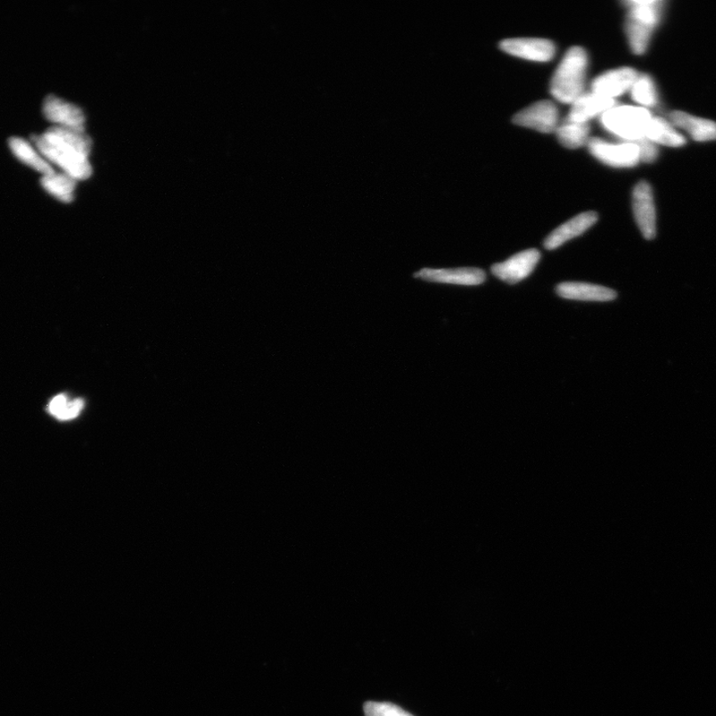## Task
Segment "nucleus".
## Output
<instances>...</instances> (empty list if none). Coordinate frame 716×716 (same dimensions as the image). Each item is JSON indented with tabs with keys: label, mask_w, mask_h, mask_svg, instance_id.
Instances as JSON below:
<instances>
[{
	"label": "nucleus",
	"mask_w": 716,
	"mask_h": 716,
	"mask_svg": "<svg viewBox=\"0 0 716 716\" xmlns=\"http://www.w3.org/2000/svg\"><path fill=\"white\" fill-rule=\"evenodd\" d=\"M84 408L82 399L70 400L65 394H59L48 405V412L60 421L73 420L80 416Z\"/></svg>",
	"instance_id": "nucleus-21"
},
{
	"label": "nucleus",
	"mask_w": 716,
	"mask_h": 716,
	"mask_svg": "<svg viewBox=\"0 0 716 716\" xmlns=\"http://www.w3.org/2000/svg\"><path fill=\"white\" fill-rule=\"evenodd\" d=\"M499 47L507 54L537 62H550L556 52L554 42L541 38L506 39Z\"/></svg>",
	"instance_id": "nucleus-9"
},
{
	"label": "nucleus",
	"mask_w": 716,
	"mask_h": 716,
	"mask_svg": "<svg viewBox=\"0 0 716 716\" xmlns=\"http://www.w3.org/2000/svg\"><path fill=\"white\" fill-rule=\"evenodd\" d=\"M365 713L366 716H414L399 705L375 702H368L365 704Z\"/></svg>",
	"instance_id": "nucleus-23"
},
{
	"label": "nucleus",
	"mask_w": 716,
	"mask_h": 716,
	"mask_svg": "<svg viewBox=\"0 0 716 716\" xmlns=\"http://www.w3.org/2000/svg\"><path fill=\"white\" fill-rule=\"evenodd\" d=\"M513 123L543 134L554 133L558 124V109L550 101L534 103L515 114Z\"/></svg>",
	"instance_id": "nucleus-8"
},
{
	"label": "nucleus",
	"mask_w": 716,
	"mask_h": 716,
	"mask_svg": "<svg viewBox=\"0 0 716 716\" xmlns=\"http://www.w3.org/2000/svg\"><path fill=\"white\" fill-rule=\"evenodd\" d=\"M8 145L12 153L24 165L40 172L42 176L54 174L53 166L40 153L37 146L19 136L11 137Z\"/></svg>",
	"instance_id": "nucleus-17"
},
{
	"label": "nucleus",
	"mask_w": 716,
	"mask_h": 716,
	"mask_svg": "<svg viewBox=\"0 0 716 716\" xmlns=\"http://www.w3.org/2000/svg\"><path fill=\"white\" fill-rule=\"evenodd\" d=\"M540 258L541 254L538 249H529L514 255L505 262L491 266L490 270L499 280L514 284L529 277Z\"/></svg>",
	"instance_id": "nucleus-7"
},
{
	"label": "nucleus",
	"mask_w": 716,
	"mask_h": 716,
	"mask_svg": "<svg viewBox=\"0 0 716 716\" xmlns=\"http://www.w3.org/2000/svg\"><path fill=\"white\" fill-rule=\"evenodd\" d=\"M556 132L560 144L567 149L574 150L588 144L590 126L588 123H577L566 119L563 125L557 127Z\"/></svg>",
	"instance_id": "nucleus-20"
},
{
	"label": "nucleus",
	"mask_w": 716,
	"mask_h": 716,
	"mask_svg": "<svg viewBox=\"0 0 716 716\" xmlns=\"http://www.w3.org/2000/svg\"><path fill=\"white\" fill-rule=\"evenodd\" d=\"M43 115L56 127L85 131L86 118L83 111L70 102L49 95L43 102Z\"/></svg>",
	"instance_id": "nucleus-10"
},
{
	"label": "nucleus",
	"mask_w": 716,
	"mask_h": 716,
	"mask_svg": "<svg viewBox=\"0 0 716 716\" xmlns=\"http://www.w3.org/2000/svg\"><path fill=\"white\" fill-rule=\"evenodd\" d=\"M651 119L650 111L645 108L619 106L605 111L601 116V123L623 142H631L645 136Z\"/></svg>",
	"instance_id": "nucleus-4"
},
{
	"label": "nucleus",
	"mask_w": 716,
	"mask_h": 716,
	"mask_svg": "<svg viewBox=\"0 0 716 716\" xmlns=\"http://www.w3.org/2000/svg\"><path fill=\"white\" fill-rule=\"evenodd\" d=\"M633 100L644 107H654L658 102V94L652 78L648 75L638 77L631 89Z\"/></svg>",
	"instance_id": "nucleus-22"
},
{
	"label": "nucleus",
	"mask_w": 716,
	"mask_h": 716,
	"mask_svg": "<svg viewBox=\"0 0 716 716\" xmlns=\"http://www.w3.org/2000/svg\"><path fill=\"white\" fill-rule=\"evenodd\" d=\"M588 144L593 157L611 168H633L641 161L639 148L631 142L614 144L593 137Z\"/></svg>",
	"instance_id": "nucleus-5"
},
{
	"label": "nucleus",
	"mask_w": 716,
	"mask_h": 716,
	"mask_svg": "<svg viewBox=\"0 0 716 716\" xmlns=\"http://www.w3.org/2000/svg\"><path fill=\"white\" fill-rule=\"evenodd\" d=\"M598 221V214L594 211L584 212L564 223L543 243L547 250H555L568 243L569 240L580 236Z\"/></svg>",
	"instance_id": "nucleus-13"
},
{
	"label": "nucleus",
	"mask_w": 716,
	"mask_h": 716,
	"mask_svg": "<svg viewBox=\"0 0 716 716\" xmlns=\"http://www.w3.org/2000/svg\"><path fill=\"white\" fill-rule=\"evenodd\" d=\"M631 143L635 144L638 148H639L641 161L650 163L657 160L659 154L657 146L649 139H646V136L636 141H631Z\"/></svg>",
	"instance_id": "nucleus-24"
},
{
	"label": "nucleus",
	"mask_w": 716,
	"mask_h": 716,
	"mask_svg": "<svg viewBox=\"0 0 716 716\" xmlns=\"http://www.w3.org/2000/svg\"><path fill=\"white\" fill-rule=\"evenodd\" d=\"M588 56L582 47H572L552 77L550 92L559 102L573 103L582 95Z\"/></svg>",
	"instance_id": "nucleus-2"
},
{
	"label": "nucleus",
	"mask_w": 716,
	"mask_h": 716,
	"mask_svg": "<svg viewBox=\"0 0 716 716\" xmlns=\"http://www.w3.org/2000/svg\"><path fill=\"white\" fill-rule=\"evenodd\" d=\"M654 144L671 146V148H679L686 144V139L681 136L671 123L660 117H652L648 128L645 134Z\"/></svg>",
	"instance_id": "nucleus-18"
},
{
	"label": "nucleus",
	"mask_w": 716,
	"mask_h": 716,
	"mask_svg": "<svg viewBox=\"0 0 716 716\" xmlns=\"http://www.w3.org/2000/svg\"><path fill=\"white\" fill-rule=\"evenodd\" d=\"M659 0H633L626 2L629 8L625 29L630 47L637 55L645 53L653 31L661 21L663 6Z\"/></svg>",
	"instance_id": "nucleus-3"
},
{
	"label": "nucleus",
	"mask_w": 716,
	"mask_h": 716,
	"mask_svg": "<svg viewBox=\"0 0 716 716\" xmlns=\"http://www.w3.org/2000/svg\"><path fill=\"white\" fill-rule=\"evenodd\" d=\"M40 183L42 187L56 200L64 203L71 202L74 200L78 181L64 172L55 171L54 174L42 176Z\"/></svg>",
	"instance_id": "nucleus-19"
},
{
	"label": "nucleus",
	"mask_w": 716,
	"mask_h": 716,
	"mask_svg": "<svg viewBox=\"0 0 716 716\" xmlns=\"http://www.w3.org/2000/svg\"><path fill=\"white\" fill-rule=\"evenodd\" d=\"M414 278L459 286H479L486 281V273L478 268L422 269L413 275Z\"/></svg>",
	"instance_id": "nucleus-12"
},
{
	"label": "nucleus",
	"mask_w": 716,
	"mask_h": 716,
	"mask_svg": "<svg viewBox=\"0 0 716 716\" xmlns=\"http://www.w3.org/2000/svg\"><path fill=\"white\" fill-rule=\"evenodd\" d=\"M670 119L672 126L684 129L696 142L716 141V123L711 119L689 115L681 111H672Z\"/></svg>",
	"instance_id": "nucleus-16"
},
{
	"label": "nucleus",
	"mask_w": 716,
	"mask_h": 716,
	"mask_svg": "<svg viewBox=\"0 0 716 716\" xmlns=\"http://www.w3.org/2000/svg\"><path fill=\"white\" fill-rule=\"evenodd\" d=\"M616 107L615 99L599 96L597 94H582L573 103L567 119L577 123H588V120L603 115Z\"/></svg>",
	"instance_id": "nucleus-15"
},
{
	"label": "nucleus",
	"mask_w": 716,
	"mask_h": 716,
	"mask_svg": "<svg viewBox=\"0 0 716 716\" xmlns=\"http://www.w3.org/2000/svg\"><path fill=\"white\" fill-rule=\"evenodd\" d=\"M31 142L51 165L77 181L92 176L89 160L92 141L85 131L53 126L45 134L33 136Z\"/></svg>",
	"instance_id": "nucleus-1"
},
{
	"label": "nucleus",
	"mask_w": 716,
	"mask_h": 716,
	"mask_svg": "<svg viewBox=\"0 0 716 716\" xmlns=\"http://www.w3.org/2000/svg\"><path fill=\"white\" fill-rule=\"evenodd\" d=\"M635 69L623 67L608 71L597 78L592 83V93L599 96L614 99L631 90L638 79Z\"/></svg>",
	"instance_id": "nucleus-11"
},
{
	"label": "nucleus",
	"mask_w": 716,
	"mask_h": 716,
	"mask_svg": "<svg viewBox=\"0 0 716 716\" xmlns=\"http://www.w3.org/2000/svg\"><path fill=\"white\" fill-rule=\"evenodd\" d=\"M556 291L559 297L566 300L610 301L617 298V292L614 290L588 283H562L558 284Z\"/></svg>",
	"instance_id": "nucleus-14"
},
{
	"label": "nucleus",
	"mask_w": 716,
	"mask_h": 716,
	"mask_svg": "<svg viewBox=\"0 0 716 716\" xmlns=\"http://www.w3.org/2000/svg\"><path fill=\"white\" fill-rule=\"evenodd\" d=\"M632 205L637 226L644 238L654 239L657 235V214H655L652 188L646 181H641L635 186Z\"/></svg>",
	"instance_id": "nucleus-6"
}]
</instances>
